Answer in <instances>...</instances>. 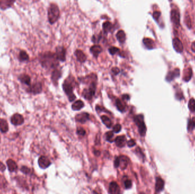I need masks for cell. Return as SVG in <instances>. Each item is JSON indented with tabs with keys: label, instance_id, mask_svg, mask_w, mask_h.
Here are the masks:
<instances>
[{
	"label": "cell",
	"instance_id": "1",
	"mask_svg": "<svg viewBox=\"0 0 195 194\" xmlns=\"http://www.w3.org/2000/svg\"><path fill=\"white\" fill-rule=\"evenodd\" d=\"M40 61L42 66L45 68H54L58 65V59L55 53L46 52L40 54Z\"/></svg>",
	"mask_w": 195,
	"mask_h": 194
},
{
	"label": "cell",
	"instance_id": "2",
	"mask_svg": "<svg viewBox=\"0 0 195 194\" xmlns=\"http://www.w3.org/2000/svg\"><path fill=\"white\" fill-rule=\"evenodd\" d=\"M60 17V9L55 4H52L48 10V19L50 24H54Z\"/></svg>",
	"mask_w": 195,
	"mask_h": 194
},
{
	"label": "cell",
	"instance_id": "3",
	"mask_svg": "<svg viewBox=\"0 0 195 194\" xmlns=\"http://www.w3.org/2000/svg\"><path fill=\"white\" fill-rule=\"evenodd\" d=\"M134 122L138 127L139 132L141 135L144 137L147 132V127L144 121V116L141 114L135 116L134 117Z\"/></svg>",
	"mask_w": 195,
	"mask_h": 194
},
{
	"label": "cell",
	"instance_id": "4",
	"mask_svg": "<svg viewBox=\"0 0 195 194\" xmlns=\"http://www.w3.org/2000/svg\"><path fill=\"white\" fill-rule=\"evenodd\" d=\"M70 79L65 80L63 84V89L64 92L66 93L68 97V100L70 102H72L75 99L76 97L73 94V86L70 81Z\"/></svg>",
	"mask_w": 195,
	"mask_h": 194
},
{
	"label": "cell",
	"instance_id": "5",
	"mask_svg": "<svg viewBox=\"0 0 195 194\" xmlns=\"http://www.w3.org/2000/svg\"><path fill=\"white\" fill-rule=\"evenodd\" d=\"M26 92L28 94H32L34 95L40 94L42 92V85L40 82H36L30 84L26 89Z\"/></svg>",
	"mask_w": 195,
	"mask_h": 194
},
{
	"label": "cell",
	"instance_id": "6",
	"mask_svg": "<svg viewBox=\"0 0 195 194\" xmlns=\"http://www.w3.org/2000/svg\"><path fill=\"white\" fill-rule=\"evenodd\" d=\"M10 122L15 127L21 126L25 122V119L21 114L15 113L13 114L10 117Z\"/></svg>",
	"mask_w": 195,
	"mask_h": 194
},
{
	"label": "cell",
	"instance_id": "7",
	"mask_svg": "<svg viewBox=\"0 0 195 194\" xmlns=\"http://www.w3.org/2000/svg\"><path fill=\"white\" fill-rule=\"evenodd\" d=\"M38 164L40 168L46 169L51 165L52 163L47 157L45 155H41L38 158Z\"/></svg>",
	"mask_w": 195,
	"mask_h": 194
},
{
	"label": "cell",
	"instance_id": "8",
	"mask_svg": "<svg viewBox=\"0 0 195 194\" xmlns=\"http://www.w3.org/2000/svg\"><path fill=\"white\" fill-rule=\"evenodd\" d=\"M171 19L174 25L176 27L180 25V13L179 10L173 9L171 12Z\"/></svg>",
	"mask_w": 195,
	"mask_h": 194
},
{
	"label": "cell",
	"instance_id": "9",
	"mask_svg": "<svg viewBox=\"0 0 195 194\" xmlns=\"http://www.w3.org/2000/svg\"><path fill=\"white\" fill-rule=\"evenodd\" d=\"M55 54L58 60L64 61L66 60V50L64 47L62 46L57 47Z\"/></svg>",
	"mask_w": 195,
	"mask_h": 194
},
{
	"label": "cell",
	"instance_id": "10",
	"mask_svg": "<svg viewBox=\"0 0 195 194\" xmlns=\"http://www.w3.org/2000/svg\"><path fill=\"white\" fill-rule=\"evenodd\" d=\"M6 162L8 170L10 173L17 172L18 169V166L15 161L12 159H8Z\"/></svg>",
	"mask_w": 195,
	"mask_h": 194
},
{
	"label": "cell",
	"instance_id": "11",
	"mask_svg": "<svg viewBox=\"0 0 195 194\" xmlns=\"http://www.w3.org/2000/svg\"><path fill=\"white\" fill-rule=\"evenodd\" d=\"M15 0H0V9L5 10L12 7Z\"/></svg>",
	"mask_w": 195,
	"mask_h": 194
},
{
	"label": "cell",
	"instance_id": "12",
	"mask_svg": "<svg viewBox=\"0 0 195 194\" xmlns=\"http://www.w3.org/2000/svg\"><path fill=\"white\" fill-rule=\"evenodd\" d=\"M18 79L23 84L29 86L31 84V78L27 74H21L18 76Z\"/></svg>",
	"mask_w": 195,
	"mask_h": 194
},
{
	"label": "cell",
	"instance_id": "13",
	"mask_svg": "<svg viewBox=\"0 0 195 194\" xmlns=\"http://www.w3.org/2000/svg\"><path fill=\"white\" fill-rule=\"evenodd\" d=\"M89 118H90L89 114L86 113V112H82V113L78 114L76 116L75 120L78 122L84 124L89 120Z\"/></svg>",
	"mask_w": 195,
	"mask_h": 194
},
{
	"label": "cell",
	"instance_id": "14",
	"mask_svg": "<svg viewBox=\"0 0 195 194\" xmlns=\"http://www.w3.org/2000/svg\"><path fill=\"white\" fill-rule=\"evenodd\" d=\"M172 43H173L174 48L175 51L177 53H180L182 52V51H183V45H182V42L180 41V40L179 38H174L173 40Z\"/></svg>",
	"mask_w": 195,
	"mask_h": 194
},
{
	"label": "cell",
	"instance_id": "15",
	"mask_svg": "<svg viewBox=\"0 0 195 194\" xmlns=\"http://www.w3.org/2000/svg\"><path fill=\"white\" fill-rule=\"evenodd\" d=\"M119 166L122 170L126 169L130 162V160L127 157L124 155H121L119 157Z\"/></svg>",
	"mask_w": 195,
	"mask_h": 194
},
{
	"label": "cell",
	"instance_id": "16",
	"mask_svg": "<svg viewBox=\"0 0 195 194\" xmlns=\"http://www.w3.org/2000/svg\"><path fill=\"white\" fill-rule=\"evenodd\" d=\"M164 187V181L160 177L156 178L155 184V190L156 193H160Z\"/></svg>",
	"mask_w": 195,
	"mask_h": 194
},
{
	"label": "cell",
	"instance_id": "17",
	"mask_svg": "<svg viewBox=\"0 0 195 194\" xmlns=\"http://www.w3.org/2000/svg\"><path fill=\"white\" fill-rule=\"evenodd\" d=\"M179 75H180V70L178 68H176L174 71L168 72L166 76V80L167 81H171L176 78L179 77Z\"/></svg>",
	"mask_w": 195,
	"mask_h": 194
},
{
	"label": "cell",
	"instance_id": "18",
	"mask_svg": "<svg viewBox=\"0 0 195 194\" xmlns=\"http://www.w3.org/2000/svg\"><path fill=\"white\" fill-rule=\"evenodd\" d=\"M9 129V124L7 120L0 118V132L2 133H7Z\"/></svg>",
	"mask_w": 195,
	"mask_h": 194
},
{
	"label": "cell",
	"instance_id": "19",
	"mask_svg": "<svg viewBox=\"0 0 195 194\" xmlns=\"http://www.w3.org/2000/svg\"><path fill=\"white\" fill-rule=\"evenodd\" d=\"M109 193L113 194L120 193V188L117 183L115 182H112L110 183L109 186Z\"/></svg>",
	"mask_w": 195,
	"mask_h": 194
},
{
	"label": "cell",
	"instance_id": "20",
	"mask_svg": "<svg viewBox=\"0 0 195 194\" xmlns=\"http://www.w3.org/2000/svg\"><path fill=\"white\" fill-rule=\"evenodd\" d=\"M115 142L116 145L118 147H123L125 146V145H126V138L125 135H120V136H118L115 138Z\"/></svg>",
	"mask_w": 195,
	"mask_h": 194
},
{
	"label": "cell",
	"instance_id": "21",
	"mask_svg": "<svg viewBox=\"0 0 195 194\" xmlns=\"http://www.w3.org/2000/svg\"><path fill=\"white\" fill-rule=\"evenodd\" d=\"M143 43L144 46L149 50H151L155 48V42L151 38H145L143 40Z\"/></svg>",
	"mask_w": 195,
	"mask_h": 194
},
{
	"label": "cell",
	"instance_id": "22",
	"mask_svg": "<svg viewBox=\"0 0 195 194\" xmlns=\"http://www.w3.org/2000/svg\"><path fill=\"white\" fill-rule=\"evenodd\" d=\"M102 51V48L99 45H94L90 48V52L95 58H97L98 55Z\"/></svg>",
	"mask_w": 195,
	"mask_h": 194
},
{
	"label": "cell",
	"instance_id": "23",
	"mask_svg": "<svg viewBox=\"0 0 195 194\" xmlns=\"http://www.w3.org/2000/svg\"><path fill=\"white\" fill-rule=\"evenodd\" d=\"M75 54L77 58V60L79 61L81 63H83L86 60L87 57H86V55L84 54L80 50H77L75 51Z\"/></svg>",
	"mask_w": 195,
	"mask_h": 194
},
{
	"label": "cell",
	"instance_id": "24",
	"mask_svg": "<svg viewBox=\"0 0 195 194\" xmlns=\"http://www.w3.org/2000/svg\"><path fill=\"white\" fill-rule=\"evenodd\" d=\"M61 72L57 70H55L54 71L52 72V80L53 83H54L56 86V84H57V82L59 80V79L61 78Z\"/></svg>",
	"mask_w": 195,
	"mask_h": 194
},
{
	"label": "cell",
	"instance_id": "25",
	"mask_svg": "<svg viewBox=\"0 0 195 194\" xmlns=\"http://www.w3.org/2000/svg\"><path fill=\"white\" fill-rule=\"evenodd\" d=\"M116 38L121 43H123L126 40V34L123 30H119L116 35Z\"/></svg>",
	"mask_w": 195,
	"mask_h": 194
},
{
	"label": "cell",
	"instance_id": "26",
	"mask_svg": "<svg viewBox=\"0 0 195 194\" xmlns=\"http://www.w3.org/2000/svg\"><path fill=\"white\" fill-rule=\"evenodd\" d=\"M113 27H113V25L109 21H106L103 24V31L106 33H107L111 31Z\"/></svg>",
	"mask_w": 195,
	"mask_h": 194
},
{
	"label": "cell",
	"instance_id": "27",
	"mask_svg": "<svg viewBox=\"0 0 195 194\" xmlns=\"http://www.w3.org/2000/svg\"><path fill=\"white\" fill-rule=\"evenodd\" d=\"M85 106L83 102L81 100L76 101L72 105V109L74 111H79Z\"/></svg>",
	"mask_w": 195,
	"mask_h": 194
},
{
	"label": "cell",
	"instance_id": "28",
	"mask_svg": "<svg viewBox=\"0 0 195 194\" xmlns=\"http://www.w3.org/2000/svg\"><path fill=\"white\" fill-rule=\"evenodd\" d=\"M18 59L21 62L27 61L29 60V56L25 51L22 50L20 52V54L18 55Z\"/></svg>",
	"mask_w": 195,
	"mask_h": 194
},
{
	"label": "cell",
	"instance_id": "29",
	"mask_svg": "<svg viewBox=\"0 0 195 194\" xmlns=\"http://www.w3.org/2000/svg\"><path fill=\"white\" fill-rule=\"evenodd\" d=\"M116 106L118 111H119L121 112H124L126 111V107L124 104H123L121 101L118 99L116 100Z\"/></svg>",
	"mask_w": 195,
	"mask_h": 194
},
{
	"label": "cell",
	"instance_id": "30",
	"mask_svg": "<svg viewBox=\"0 0 195 194\" xmlns=\"http://www.w3.org/2000/svg\"><path fill=\"white\" fill-rule=\"evenodd\" d=\"M101 120L102 121L103 123L107 127H108V128H110V127H112V125H113V123L111 122V121L110 120V119L109 117H108L107 116H101Z\"/></svg>",
	"mask_w": 195,
	"mask_h": 194
},
{
	"label": "cell",
	"instance_id": "31",
	"mask_svg": "<svg viewBox=\"0 0 195 194\" xmlns=\"http://www.w3.org/2000/svg\"><path fill=\"white\" fill-rule=\"evenodd\" d=\"M16 180H17V184H18V186L20 187L22 189H28V188L27 187V184H26L25 183V179H24L22 177H20V176H17L16 177Z\"/></svg>",
	"mask_w": 195,
	"mask_h": 194
},
{
	"label": "cell",
	"instance_id": "32",
	"mask_svg": "<svg viewBox=\"0 0 195 194\" xmlns=\"http://www.w3.org/2000/svg\"><path fill=\"white\" fill-rule=\"evenodd\" d=\"M8 182L4 175H0V190L5 189L7 187Z\"/></svg>",
	"mask_w": 195,
	"mask_h": 194
},
{
	"label": "cell",
	"instance_id": "33",
	"mask_svg": "<svg viewBox=\"0 0 195 194\" xmlns=\"http://www.w3.org/2000/svg\"><path fill=\"white\" fill-rule=\"evenodd\" d=\"M192 69L191 68H188L187 69L186 71H185L184 72V80L185 81H188L191 78H192Z\"/></svg>",
	"mask_w": 195,
	"mask_h": 194
},
{
	"label": "cell",
	"instance_id": "34",
	"mask_svg": "<svg viewBox=\"0 0 195 194\" xmlns=\"http://www.w3.org/2000/svg\"><path fill=\"white\" fill-rule=\"evenodd\" d=\"M20 171L24 175H30L32 174V170L30 168L27 167L26 166H22L20 168Z\"/></svg>",
	"mask_w": 195,
	"mask_h": 194
},
{
	"label": "cell",
	"instance_id": "35",
	"mask_svg": "<svg viewBox=\"0 0 195 194\" xmlns=\"http://www.w3.org/2000/svg\"><path fill=\"white\" fill-rule=\"evenodd\" d=\"M82 95L86 100H91L92 97L93 96L92 95V94H91V92H90V91L88 89H85L83 90V93H82Z\"/></svg>",
	"mask_w": 195,
	"mask_h": 194
},
{
	"label": "cell",
	"instance_id": "36",
	"mask_svg": "<svg viewBox=\"0 0 195 194\" xmlns=\"http://www.w3.org/2000/svg\"><path fill=\"white\" fill-rule=\"evenodd\" d=\"M189 109L192 112H195V100L194 99H191L189 101Z\"/></svg>",
	"mask_w": 195,
	"mask_h": 194
},
{
	"label": "cell",
	"instance_id": "37",
	"mask_svg": "<svg viewBox=\"0 0 195 194\" xmlns=\"http://www.w3.org/2000/svg\"><path fill=\"white\" fill-rule=\"evenodd\" d=\"M195 128V117L191 120H189L188 124V131H192Z\"/></svg>",
	"mask_w": 195,
	"mask_h": 194
},
{
	"label": "cell",
	"instance_id": "38",
	"mask_svg": "<svg viewBox=\"0 0 195 194\" xmlns=\"http://www.w3.org/2000/svg\"><path fill=\"white\" fill-rule=\"evenodd\" d=\"M114 133L113 132L110 131L106 133V140L109 142H113L114 141Z\"/></svg>",
	"mask_w": 195,
	"mask_h": 194
},
{
	"label": "cell",
	"instance_id": "39",
	"mask_svg": "<svg viewBox=\"0 0 195 194\" xmlns=\"http://www.w3.org/2000/svg\"><path fill=\"white\" fill-rule=\"evenodd\" d=\"M108 51H109L110 54H111V55H114L115 54L118 53L120 51V50L117 47H111L109 48Z\"/></svg>",
	"mask_w": 195,
	"mask_h": 194
},
{
	"label": "cell",
	"instance_id": "40",
	"mask_svg": "<svg viewBox=\"0 0 195 194\" xmlns=\"http://www.w3.org/2000/svg\"><path fill=\"white\" fill-rule=\"evenodd\" d=\"M121 125L118 124H116L115 125L114 127L113 128V132L116 133H118L119 132H121Z\"/></svg>",
	"mask_w": 195,
	"mask_h": 194
},
{
	"label": "cell",
	"instance_id": "41",
	"mask_svg": "<svg viewBox=\"0 0 195 194\" xmlns=\"http://www.w3.org/2000/svg\"><path fill=\"white\" fill-rule=\"evenodd\" d=\"M132 182L131 180L127 179L126 181H124V186L126 189H129L131 188L132 187Z\"/></svg>",
	"mask_w": 195,
	"mask_h": 194
},
{
	"label": "cell",
	"instance_id": "42",
	"mask_svg": "<svg viewBox=\"0 0 195 194\" xmlns=\"http://www.w3.org/2000/svg\"><path fill=\"white\" fill-rule=\"evenodd\" d=\"M185 24L186 25L190 28L191 26V20H190V18L188 15H185Z\"/></svg>",
	"mask_w": 195,
	"mask_h": 194
},
{
	"label": "cell",
	"instance_id": "43",
	"mask_svg": "<svg viewBox=\"0 0 195 194\" xmlns=\"http://www.w3.org/2000/svg\"><path fill=\"white\" fill-rule=\"evenodd\" d=\"M77 133V134H78V135H85V134H86V130L83 128H82V127H79V128L78 129Z\"/></svg>",
	"mask_w": 195,
	"mask_h": 194
},
{
	"label": "cell",
	"instance_id": "44",
	"mask_svg": "<svg viewBox=\"0 0 195 194\" xmlns=\"http://www.w3.org/2000/svg\"><path fill=\"white\" fill-rule=\"evenodd\" d=\"M160 12H158V11H155L153 13V17L155 19V20H159V17H160Z\"/></svg>",
	"mask_w": 195,
	"mask_h": 194
},
{
	"label": "cell",
	"instance_id": "45",
	"mask_svg": "<svg viewBox=\"0 0 195 194\" xmlns=\"http://www.w3.org/2000/svg\"><path fill=\"white\" fill-rule=\"evenodd\" d=\"M135 145H136V142L134 139H131L127 142V145H128V147H133Z\"/></svg>",
	"mask_w": 195,
	"mask_h": 194
},
{
	"label": "cell",
	"instance_id": "46",
	"mask_svg": "<svg viewBox=\"0 0 195 194\" xmlns=\"http://www.w3.org/2000/svg\"><path fill=\"white\" fill-rule=\"evenodd\" d=\"M6 169H7L6 166L0 161V172L3 173L6 170Z\"/></svg>",
	"mask_w": 195,
	"mask_h": 194
},
{
	"label": "cell",
	"instance_id": "47",
	"mask_svg": "<svg viewBox=\"0 0 195 194\" xmlns=\"http://www.w3.org/2000/svg\"><path fill=\"white\" fill-rule=\"evenodd\" d=\"M101 38V37L100 35H97V36H93V39L92 40L94 42V43H98L99 41L100 40Z\"/></svg>",
	"mask_w": 195,
	"mask_h": 194
},
{
	"label": "cell",
	"instance_id": "48",
	"mask_svg": "<svg viewBox=\"0 0 195 194\" xmlns=\"http://www.w3.org/2000/svg\"><path fill=\"white\" fill-rule=\"evenodd\" d=\"M114 166L115 168H118L119 166V157H116L115 159Z\"/></svg>",
	"mask_w": 195,
	"mask_h": 194
},
{
	"label": "cell",
	"instance_id": "49",
	"mask_svg": "<svg viewBox=\"0 0 195 194\" xmlns=\"http://www.w3.org/2000/svg\"><path fill=\"white\" fill-rule=\"evenodd\" d=\"M112 72L115 74V75H118L120 72V70L117 67H114L112 68Z\"/></svg>",
	"mask_w": 195,
	"mask_h": 194
},
{
	"label": "cell",
	"instance_id": "50",
	"mask_svg": "<svg viewBox=\"0 0 195 194\" xmlns=\"http://www.w3.org/2000/svg\"><path fill=\"white\" fill-rule=\"evenodd\" d=\"M122 99L124 100H128L130 99V96L128 94H124L122 96Z\"/></svg>",
	"mask_w": 195,
	"mask_h": 194
},
{
	"label": "cell",
	"instance_id": "51",
	"mask_svg": "<svg viewBox=\"0 0 195 194\" xmlns=\"http://www.w3.org/2000/svg\"><path fill=\"white\" fill-rule=\"evenodd\" d=\"M191 50L193 52L195 53V41L192 43V44L191 45Z\"/></svg>",
	"mask_w": 195,
	"mask_h": 194
},
{
	"label": "cell",
	"instance_id": "52",
	"mask_svg": "<svg viewBox=\"0 0 195 194\" xmlns=\"http://www.w3.org/2000/svg\"><path fill=\"white\" fill-rule=\"evenodd\" d=\"M94 153L96 156H99L101 154V152L99 151H98V150H94Z\"/></svg>",
	"mask_w": 195,
	"mask_h": 194
}]
</instances>
